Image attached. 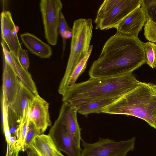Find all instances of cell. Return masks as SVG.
Instances as JSON below:
<instances>
[{
	"mask_svg": "<svg viewBox=\"0 0 156 156\" xmlns=\"http://www.w3.org/2000/svg\"><path fill=\"white\" fill-rule=\"evenodd\" d=\"M29 122L28 120L20 124L17 131L16 145L20 151H25L24 144Z\"/></svg>",
	"mask_w": 156,
	"mask_h": 156,
	"instance_id": "23",
	"label": "cell"
},
{
	"mask_svg": "<svg viewBox=\"0 0 156 156\" xmlns=\"http://www.w3.org/2000/svg\"><path fill=\"white\" fill-rule=\"evenodd\" d=\"M56 156H65L64 155H63L60 152V151L58 150L56 154Z\"/></svg>",
	"mask_w": 156,
	"mask_h": 156,
	"instance_id": "31",
	"label": "cell"
},
{
	"mask_svg": "<svg viewBox=\"0 0 156 156\" xmlns=\"http://www.w3.org/2000/svg\"><path fill=\"white\" fill-rule=\"evenodd\" d=\"M1 45L3 57L12 68L20 80L24 85L36 97L39 96L36 85L32 76L28 70L25 69L8 50L5 42L2 40Z\"/></svg>",
	"mask_w": 156,
	"mask_h": 156,
	"instance_id": "15",
	"label": "cell"
},
{
	"mask_svg": "<svg viewBox=\"0 0 156 156\" xmlns=\"http://www.w3.org/2000/svg\"><path fill=\"white\" fill-rule=\"evenodd\" d=\"M27 156H31L30 152L29 151H27Z\"/></svg>",
	"mask_w": 156,
	"mask_h": 156,
	"instance_id": "32",
	"label": "cell"
},
{
	"mask_svg": "<svg viewBox=\"0 0 156 156\" xmlns=\"http://www.w3.org/2000/svg\"><path fill=\"white\" fill-rule=\"evenodd\" d=\"M48 135L59 151L63 152L68 156H81L82 149L77 146L66 127L58 119L55 121Z\"/></svg>",
	"mask_w": 156,
	"mask_h": 156,
	"instance_id": "8",
	"label": "cell"
},
{
	"mask_svg": "<svg viewBox=\"0 0 156 156\" xmlns=\"http://www.w3.org/2000/svg\"><path fill=\"white\" fill-rule=\"evenodd\" d=\"M101 113L135 116L156 129V84L140 81L103 109Z\"/></svg>",
	"mask_w": 156,
	"mask_h": 156,
	"instance_id": "3",
	"label": "cell"
},
{
	"mask_svg": "<svg viewBox=\"0 0 156 156\" xmlns=\"http://www.w3.org/2000/svg\"><path fill=\"white\" fill-rule=\"evenodd\" d=\"M39 6L45 38L49 44L55 45L57 42L62 3L60 0H41Z\"/></svg>",
	"mask_w": 156,
	"mask_h": 156,
	"instance_id": "6",
	"label": "cell"
},
{
	"mask_svg": "<svg viewBox=\"0 0 156 156\" xmlns=\"http://www.w3.org/2000/svg\"><path fill=\"white\" fill-rule=\"evenodd\" d=\"M2 77V98L6 107L10 106L18 90L21 81L12 68L3 58Z\"/></svg>",
	"mask_w": 156,
	"mask_h": 156,
	"instance_id": "14",
	"label": "cell"
},
{
	"mask_svg": "<svg viewBox=\"0 0 156 156\" xmlns=\"http://www.w3.org/2000/svg\"><path fill=\"white\" fill-rule=\"evenodd\" d=\"M144 35L149 41L156 43V23L147 19L144 25Z\"/></svg>",
	"mask_w": 156,
	"mask_h": 156,
	"instance_id": "25",
	"label": "cell"
},
{
	"mask_svg": "<svg viewBox=\"0 0 156 156\" xmlns=\"http://www.w3.org/2000/svg\"><path fill=\"white\" fill-rule=\"evenodd\" d=\"M140 82L132 73L117 76L90 77L69 87L62 96V101L76 106L94 101L118 98Z\"/></svg>",
	"mask_w": 156,
	"mask_h": 156,
	"instance_id": "2",
	"label": "cell"
},
{
	"mask_svg": "<svg viewBox=\"0 0 156 156\" xmlns=\"http://www.w3.org/2000/svg\"><path fill=\"white\" fill-rule=\"evenodd\" d=\"M7 120L11 137L16 138L17 131L19 124L15 113L9 106L7 110Z\"/></svg>",
	"mask_w": 156,
	"mask_h": 156,
	"instance_id": "24",
	"label": "cell"
},
{
	"mask_svg": "<svg viewBox=\"0 0 156 156\" xmlns=\"http://www.w3.org/2000/svg\"><path fill=\"white\" fill-rule=\"evenodd\" d=\"M36 97L21 81L16 94L10 105L19 125L28 120L32 103Z\"/></svg>",
	"mask_w": 156,
	"mask_h": 156,
	"instance_id": "11",
	"label": "cell"
},
{
	"mask_svg": "<svg viewBox=\"0 0 156 156\" xmlns=\"http://www.w3.org/2000/svg\"><path fill=\"white\" fill-rule=\"evenodd\" d=\"M28 149L30 152L31 156H40L35 149L30 146Z\"/></svg>",
	"mask_w": 156,
	"mask_h": 156,
	"instance_id": "30",
	"label": "cell"
},
{
	"mask_svg": "<svg viewBox=\"0 0 156 156\" xmlns=\"http://www.w3.org/2000/svg\"><path fill=\"white\" fill-rule=\"evenodd\" d=\"M141 42L138 37L117 31L106 41L99 58L92 63L89 72L90 77L132 73L146 63Z\"/></svg>",
	"mask_w": 156,
	"mask_h": 156,
	"instance_id": "1",
	"label": "cell"
},
{
	"mask_svg": "<svg viewBox=\"0 0 156 156\" xmlns=\"http://www.w3.org/2000/svg\"><path fill=\"white\" fill-rule=\"evenodd\" d=\"M49 108V104L40 95L32 101L28 120L34 124L39 135L43 134L51 126Z\"/></svg>",
	"mask_w": 156,
	"mask_h": 156,
	"instance_id": "9",
	"label": "cell"
},
{
	"mask_svg": "<svg viewBox=\"0 0 156 156\" xmlns=\"http://www.w3.org/2000/svg\"><path fill=\"white\" fill-rule=\"evenodd\" d=\"M20 39L32 54L42 58H49L52 55L51 47L35 35L29 33L21 34Z\"/></svg>",
	"mask_w": 156,
	"mask_h": 156,
	"instance_id": "16",
	"label": "cell"
},
{
	"mask_svg": "<svg viewBox=\"0 0 156 156\" xmlns=\"http://www.w3.org/2000/svg\"><path fill=\"white\" fill-rule=\"evenodd\" d=\"M135 137L126 140L116 141L108 138H99L96 142L88 143L82 139L81 156H126L134 149Z\"/></svg>",
	"mask_w": 156,
	"mask_h": 156,
	"instance_id": "5",
	"label": "cell"
},
{
	"mask_svg": "<svg viewBox=\"0 0 156 156\" xmlns=\"http://www.w3.org/2000/svg\"><path fill=\"white\" fill-rule=\"evenodd\" d=\"M141 6L144 9L147 19L156 23V0H141Z\"/></svg>",
	"mask_w": 156,
	"mask_h": 156,
	"instance_id": "22",
	"label": "cell"
},
{
	"mask_svg": "<svg viewBox=\"0 0 156 156\" xmlns=\"http://www.w3.org/2000/svg\"><path fill=\"white\" fill-rule=\"evenodd\" d=\"M147 19L144 9L140 6L127 16L115 28L123 34L138 37Z\"/></svg>",
	"mask_w": 156,
	"mask_h": 156,
	"instance_id": "13",
	"label": "cell"
},
{
	"mask_svg": "<svg viewBox=\"0 0 156 156\" xmlns=\"http://www.w3.org/2000/svg\"><path fill=\"white\" fill-rule=\"evenodd\" d=\"M20 149L16 146L7 142L6 156H19Z\"/></svg>",
	"mask_w": 156,
	"mask_h": 156,
	"instance_id": "29",
	"label": "cell"
},
{
	"mask_svg": "<svg viewBox=\"0 0 156 156\" xmlns=\"http://www.w3.org/2000/svg\"><path fill=\"white\" fill-rule=\"evenodd\" d=\"M76 106L63 102L58 118L64 124L77 146L80 148L81 130L77 118Z\"/></svg>",
	"mask_w": 156,
	"mask_h": 156,
	"instance_id": "12",
	"label": "cell"
},
{
	"mask_svg": "<svg viewBox=\"0 0 156 156\" xmlns=\"http://www.w3.org/2000/svg\"><path fill=\"white\" fill-rule=\"evenodd\" d=\"M93 29L91 19L80 18L74 22L70 54L58 91L62 89L74 69L87 54L93 35Z\"/></svg>",
	"mask_w": 156,
	"mask_h": 156,
	"instance_id": "4",
	"label": "cell"
},
{
	"mask_svg": "<svg viewBox=\"0 0 156 156\" xmlns=\"http://www.w3.org/2000/svg\"><path fill=\"white\" fill-rule=\"evenodd\" d=\"M118 98L94 101L75 106L76 108L77 113L87 116L91 113H101L103 109Z\"/></svg>",
	"mask_w": 156,
	"mask_h": 156,
	"instance_id": "18",
	"label": "cell"
},
{
	"mask_svg": "<svg viewBox=\"0 0 156 156\" xmlns=\"http://www.w3.org/2000/svg\"><path fill=\"white\" fill-rule=\"evenodd\" d=\"M141 0H120L96 26L95 29L108 30L115 28L130 13L140 6Z\"/></svg>",
	"mask_w": 156,
	"mask_h": 156,
	"instance_id": "7",
	"label": "cell"
},
{
	"mask_svg": "<svg viewBox=\"0 0 156 156\" xmlns=\"http://www.w3.org/2000/svg\"><path fill=\"white\" fill-rule=\"evenodd\" d=\"M146 58V63L154 69L156 67V44L153 42H141Z\"/></svg>",
	"mask_w": 156,
	"mask_h": 156,
	"instance_id": "19",
	"label": "cell"
},
{
	"mask_svg": "<svg viewBox=\"0 0 156 156\" xmlns=\"http://www.w3.org/2000/svg\"><path fill=\"white\" fill-rule=\"evenodd\" d=\"M1 110L2 114L3 127L6 142H9L11 138L8 122L7 110L2 98H1Z\"/></svg>",
	"mask_w": 156,
	"mask_h": 156,
	"instance_id": "26",
	"label": "cell"
},
{
	"mask_svg": "<svg viewBox=\"0 0 156 156\" xmlns=\"http://www.w3.org/2000/svg\"><path fill=\"white\" fill-rule=\"evenodd\" d=\"M17 59L23 68L28 70L30 66V61L27 51L21 47L18 51Z\"/></svg>",
	"mask_w": 156,
	"mask_h": 156,
	"instance_id": "28",
	"label": "cell"
},
{
	"mask_svg": "<svg viewBox=\"0 0 156 156\" xmlns=\"http://www.w3.org/2000/svg\"><path fill=\"white\" fill-rule=\"evenodd\" d=\"M30 146L36 150L40 156H56L58 150L52 138L48 134L37 135Z\"/></svg>",
	"mask_w": 156,
	"mask_h": 156,
	"instance_id": "17",
	"label": "cell"
},
{
	"mask_svg": "<svg viewBox=\"0 0 156 156\" xmlns=\"http://www.w3.org/2000/svg\"><path fill=\"white\" fill-rule=\"evenodd\" d=\"M120 1V0H106L104 1L98 11L94 20L96 26Z\"/></svg>",
	"mask_w": 156,
	"mask_h": 156,
	"instance_id": "20",
	"label": "cell"
},
{
	"mask_svg": "<svg viewBox=\"0 0 156 156\" xmlns=\"http://www.w3.org/2000/svg\"><path fill=\"white\" fill-rule=\"evenodd\" d=\"M39 135L34 124L29 121L24 144L25 151L29 149L34 137Z\"/></svg>",
	"mask_w": 156,
	"mask_h": 156,
	"instance_id": "27",
	"label": "cell"
},
{
	"mask_svg": "<svg viewBox=\"0 0 156 156\" xmlns=\"http://www.w3.org/2000/svg\"><path fill=\"white\" fill-rule=\"evenodd\" d=\"M0 18L2 40L6 44L10 52L17 59L18 51L21 46L11 14L9 11L4 10L1 13Z\"/></svg>",
	"mask_w": 156,
	"mask_h": 156,
	"instance_id": "10",
	"label": "cell"
},
{
	"mask_svg": "<svg viewBox=\"0 0 156 156\" xmlns=\"http://www.w3.org/2000/svg\"><path fill=\"white\" fill-rule=\"evenodd\" d=\"M58 31L62 39L63 56L65 49L66 40L68 38L72 37V29L70 28L68 25L62 11L60 14Z\"/></svg>",
	"mask_w": 156,
	"mask_h": 156,
	"instance_id": "21",
	"label": "cell"
}]
</instances>
